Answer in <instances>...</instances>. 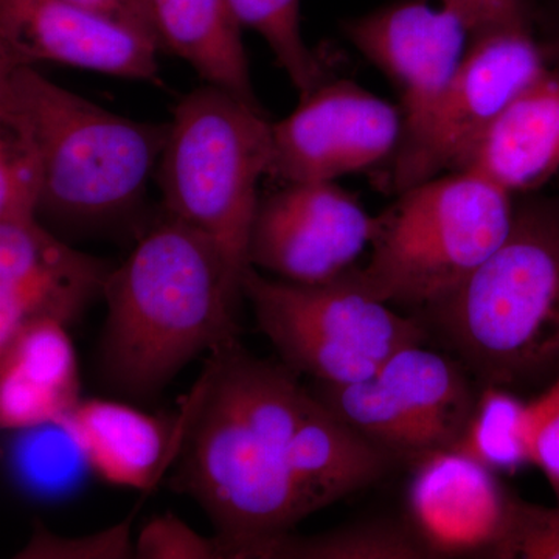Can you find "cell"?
Returning <instances> with one entry per match:
<instances>
[{"label": "cell", "mask_w": 559, "mask_h": 559, "mask_svg": "<svg viewBox=\"0 0 559 559\" xmlns=\"http://www.w3.org/2000/svg\"><path fill=\"white\" fill-rule=\"evenodd\" d=\"M209 355L180 414L171 484L207 513L224 558L253 559L310 516L288 457L314 396L296 370L255 358L238 340Z\"/></svg>", "instance_id": "1"}, {"label": "cell", "mask_w": 559, "mask_h": 559, "mask_svg": "<svg viewBox=\"0 0 559 559\" xmlns=\"http://www.w3.org/2000/svg\"><path fill=\"white\" fill-rule=\"evenodd\" d=\"M103 297L102 377L130 399L156 395L191 360L240 334L235 312L245 297L218 245L167 212L114 267Z\"/></svg>", "instance_id": "2"}, {"label": "cell", "mask_w": 559, "mask_h": 559, "mask_svg": "<svg viewBox=\"0 0 559 559\" xmlns=\"http://www.w3.org/2000/svg\"><path fill=\"white\" fill-rule=\"evenodd\" d=\"M0 123L38 146L46 176L38 218L75 229L106 226L139 207L170 132V123L109 112L35 68L0 73Z\"/></svg>", "instance_id": "3"}, {"label": "cell", "mask_w": 559, "mask_h": 559, "mask_svg": "<svg viewBox=\"0 0 559 559\" xmlns=\"http://www.w3.org/2000/svg\"><path fill=\"white\" fill-rule=\"evenodd\" d=\"M489 384L559 369V197L514 205L506 240L430 310Z\"/></svg>", "instance_id": "4"}, {"label": "cell", "mask_w": 559, "mask_h": 559, "mask_svg": "<svg viewBox=\"0 0 559 559\" xmlns=\"http://www.w3.org/2000/svg\"><path fill=\"white\" fill-rule=\"evenodd\" d=\"M396 197L374 216L369 263L349 274L374 299L430 311L506 240L514 205L506 191L460 171Z\"/></svg>", "instance_id": "5"}, {"label": "cell", "mask_w": 559, "mask_h": 559, "mask_svg": "<svg viewBox=\"0 0 559 559\" xmlns=\"http://www.w3.org/2000/svg\"><path fill=\"white\" fill-rule=\"evenodd\" d=\"M271 157L272 123L263 109L205 84L176 105L157 165L164 212L218 245L240 293L257 189Z\"/></svg>", "instance_id": "6"}, {"label": "cell", "mask_w": 559, "mask_h": 559, "mask_svg": "<svg viewBox=\"0 0 559 559\" xmlns=\"http://www.w3.org/2000/svg\"><path fill=\"white\" fill-rule=\"evenodd\" d=\"M241 293L283 362L318 382L367 380L390 355L425 340L421 325L374 299L349 271L322 285H300L249 266Z\"/></svg>", "instance_id": "7"}, {"label": "cell", "mask_w": 559, "mask_h": 559, "mask_svg": "<svg viewBox=\"0 0 559 559\" xmlns=\"http://www.w3.org/2000/svg\"><path fill=\"white\" fill-rule=\"evenodd\" d=\"M549 68L533 28L476 33L436 108L392 157L385 189L399 194L451 171L496 116Z\"/></svg>", "instance_id": "8"}, {"label": "cell", "mask_w": 559, "mask_h": 559, "mask_svg": "<svg viewBox=\"0 0 559 559\" xmlns=\"http://www.w3.org/2000/svg\"><path fill=\"white\" fill-rule=\"evenodd\" d=\"M401 108L349 80H329L272 123L267 176L283 183L323 182L392 160L403 139Z\"/></svg>", "instance_id": "9"}, {"label": "cell", "mask_w": 559, "mask_h": 559, "mask_svg": "<svg viewBox=\"0 0 559 559\" xmlns=\"http://www.w3.org/2000/svg\"><path fill=\"white\" fill-rule=\"evenodd\" d=\"M374 216L333 180L290 182L260 198L250 227L249 266L300 285H322L355 267Z\"/></svg>", "instance_id": "10"}, {"label": "cell", "mask_w": 559, "mask_h": 559, "mask_svg": "<svg viewBox=\"0 0 559 559\" xmlns=\"http://www.w3.org/2000/svg\"><path fill=\"white\" fill-rule=\"evenodd\" d=\"M342 31L399 91L403 142L436 108L474 27L460 0H399L345 21Z\"/></svg>", "instance_id": "11"}, {"label": "cell", "mask_w": 559, "mask_h": 559, "mask_svg": "<svg viewBox=\"0 0 559 559\" xmlns=\"http://www.w3.org/2000/svg\"><path fill=\"white\" fill-rule=\"evenodd\" d=\"M153 40L66 0H0V73L40 61L160 84Z\"/></svg>", "instance_id": "12"}, {"label": "cell", "mask_w": 559, "mask_h": 559, "mask_svg": "<svg viewBox=\"0 0 559 559\" xmlns=\"http://www.w3.org/2000/svg\"><path fill=\"white\" fill-rule=\"evenodd\" d=\"M114 267L73 249L39 219L0 223V345L27 323L69 326L105 293Z\"/></svg>", "instance_id": "13"}, {"label": "cell", "mask_w": 559, "mask_h": 559, "mask_svg": "<svg viewBox=\"0 0 559 559\" xmlns=\"http://www.w3.org/2000/svg\"><path fill=\"white\" fill-rule=\"evenodd\" d=\"M417 466L407 506L412 528L429 554L498 558L516 498L503 491L495 473L455 450L430 452Z\"/></svg>", "instance_id": "14"}, {"label": "cell", "mask_w": 559, "mask_h": 559, "mask_svg": "<svg viewBox=\"0 0 559 559\" xmlns=\"http://www.w3.org/2000/svg\"><path fill=\"white\" fill-rule=\"evenodd\" d=\"M451 171L469 173L510 197L546 186L559 171L558 66L549 64L500 110Z\"/></svg>", "instance_id": "15"}, {"label": "cell", "mask_w": 559, "mask_h": 559, "mask_svg": "<svg viewBox=\"0 0 559 559\" xmlns=\"http://www.w3.org/2000/svg\"><path fill=\"white\" fill-rule=\"evenodd\" d=\"M60 423L98 477L139 491L153 489L178 455L182 436L180 418L170 426L128 404L100 399L80 400Z\"/></svg>", "instance_id": "16"}, {"label": "cell", "mask_w": 559, "mask_h": 559, "mask_svg": "<svg viewBox=\"0 0 559 559\" xmlns=\"http://www.w3.org/2000/svg\"><path fill=\"white\" fill-rule=\"evenodd\" d=\"M80 373L68 326L36 320L0 345V425L27 430L60 423L80 396Z\"/></svg>", "instance_id": "17"}, {"label": "cell", "mask_w": 559, "mask_h": 559, "mask_svg": "<svg viewBox=\"0 0 559 559\" xmlns=\"http://www.w3.org/2000/svg\"><path fill=\"white\" fill-rule=\"evenodd\" d=\"M393 459L316 396L294 432L288 457L310 514L380 480Z\"/></svg>", "instance_id": "18"}, {"label": "cell", "mask_w": 559, "mask_h": 559, "mask_svg": "<svg viewBox=\"0 0 559 559\" xmlns=\"http://www.w3.org/2000/svg\"><path fill=\"white\" fill-rule=\"evenodd\" d=\"M160 50L189 62L207 84L261 108L250 83L241 25L227 0H148Z\"/></svg>", "instance_id": "19"}, {"label": "cell", "mask_w": 559, "mask_h": 559, "mask_svg": "<svg viewBox=\"0 0 559 559\" xmlns=\"http://www.w3.org/2000/svg\"><path fill=\"white\" fill-rule=\"evenodd\" d=\"M377 377L417 419L437 451L457 443L476 403L451 360L419 344L411 345L390 355Z\"/></svg>", "instance_id": "20"}, {"label": "cell", "mask_w": 559, "mask_h": 559, "mask_svg": "<svg viewBox=\"0 0 559 559\" xmlns=\"http://www.w3.org/2000/svg\"><path fill=\"white\" fill-rule=\"evenodd\" d=\"M319 390L316 399L323 406L393 457L418 462L437 451L426 430L377 374L347 384L319 382Z\"/></svg>", "instance_id": "21"}, {"label": "cell", "mask_w": 559, "mask_h": 559, "mask_svg": "<svg viewBox=\"0 0 559 559\" xmlns=\"http://www.w3.org/2000/svg\"><path fill=\"white\" fill-rule=\"evenodd\" d=\"M428 547L414 528L390 522H360L312 536L289 533L261 547L255 559H421Z\"/></svg>", "instance_id": "22"}, {"label": "cell", "mask_w": 559, "mask_h": 559, "mask_svg": "<svg viewBox=\"0 0 559 559\" xmlns=\"http://www.w3.org/2000/svg\"><path fill=\"white\" fill-rule=\"evenodd\" d=\"M450 450L462 452L492 473H514L532 463L527 403L489 384L474 406L468 426Z\"/></svg>", "instance_id": "23"}, {"label": "cell", "mask_w": 559, "mask_h": 559, "mask_svg": "<svg viewBox=\"0 0 559 559\" xmlns=\"http://www.w3.org/2000/svg\"><path fill=\"white\" fill-rule=\"evenodd\" d=\"M241 27L259 32L300 98L329 81L323 61L300 32V0H227Z\"/></svg>", "instance_id": "24"}, {"label": "cell", "mask_w": 559, "mask_h": 559, "mask_svg": "<svg viewBox=\"0 0 559 559\" xmlns=\"http://www.w3.org/2000/svg\"><path fill=\"white\" fill-rule=\"evenodd\" d=\"M44 164L25 132L0 123V223L39 219Z\"/></svg>", "instance_id": "25"}, {"label": "cell", "mask_w": 559, "mask_h": 559, "mask_svg": "<svg viewBox=\"0 0 559 559\" xmlns=\"http://www.w3.org/2000/svg\"><path fill=\"white\" fill-rule=\"evenodd\" d=\"M138 509L119 524L83 536H62L36 521L31 538L14 558L17 559H130L135 558L132 539Z\"/></svg>", "instance_id": "26"}, {"label": "cell", "mask_w": 559, "mask_h": 559, "mask_svg": "<svg viewBox=\"0 0 559 559\" xmlns=\"http://www.w3.org/2000/svg\"><path fill=\"white\" fill-rule=\"evenodd\" d=\"M27 432L31 443L22 451L25 457L21 460V466H24L28 484L33 479V484L43 488L66 487L72 480L68 477L79 473V466H87L79 444L61 423L27 429Z\"/></svg>", "instance_id": "27"}, {"label": "cell", "mask_w": 559, "mask_h": 559, "mask_svg": "<svg viewBox=\"0 0 559 559\" xmlns=\"http://www.w3.org/2000/svg\"><path fill=\"white\" fill-rule=\"evenodd\" d=\"M139 559H223L218 539L205 538L167 511L146 522L135 536Z\"/></svg>", "instance_id": "28"}, {"label": "cell", "mask_w": 559, "mask_h": 559, "mask_svg": "<svg viewBox=\"0 0 559 559\" xmlns=\"http://www.w3.org/2000/svg\"><path fill=\"white\" fill-rule=\"evenodd\" d=\"M498 558L559 559V502L549 509L514 499L510 532Z\"/></svg>", "instance_id": "29"}, {"label": "cell", "mask_w": 559, "mask_h": 559, "mask_svg": "<svg viewBox=\"0 0 559 559\" xmlns=\"http://www.w3.org/2000/svg\"><path fill=\"white\" fill-rule=\"evenodd\" d=\"M527 418L532 465L543 471L559 502V380L528 401Z\"/></svg>", "instance_id": "30"}, {"label": "cell", "mask_w": 559, "mask_h": 559, "mask_svg": "<svg viewBox=\"0 0 559 559\" xmlns=\"http://www.w3.org/2000/svg\"><path fill=\"white\" fill-rule=\"evenodd\" d=\"M474 25V35L488 28L522 27L536 31V0H460Z\"/></svg>", "instance_id": "31"}, {"label": "cell", "mask_w": 559, "mask_h": 559, "mask_svg": "<svg viewBox=\"0 0 559 559\" xmlns=\"http://www.w3.org/2000/svg\"><path fill=\"white\" fill-rule=\"evenodd\" d=\"M66 2L75 3L83 9L95 11V13L120 22L153 40L160 49L159 35L154 25L148 0H66Z\"/></svg>", "instance_id": "32"}, {"label": "cell", "mask_w": 559, "mask_h": 559, "mask_svg": "<svg viewBox=\"0 0 559 559\" xmlns=\"http://www.w3.org/2000/svg\"><path fill=\"white\" fill-rule=\"evenodd\" d=\"M536 27L543 28L538 38L547 62L559 68V0H554L549 7H539L538 3Z\"/></svg>", "instance_id": "33"}]
</instances>
